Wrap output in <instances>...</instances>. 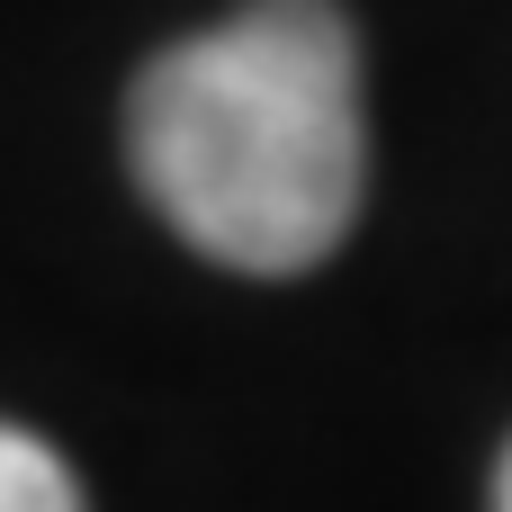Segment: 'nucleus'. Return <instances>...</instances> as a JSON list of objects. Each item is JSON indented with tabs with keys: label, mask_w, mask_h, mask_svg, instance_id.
Wrapping results in <instances>:
<instances>
[{
	"label": "nucleus",
	"mask_w": 512,
	"mask_h": 512,
	"mask_svg": "<svg viewBox=\"0 0 512 512\" xmlns=\"http://www.w3.org/2000/svg\"><path fill=\"white\" fill-rule=\"evenodd\" d=\"M126 162L153 216L243 270H315L369 189L360 45L333 0H252L126 90Z\"/></svg>",
	"instance_id": "f257e3e1"
},
{
	"label": "nucleus",
	"mask_w": 512,
	"mask_h": 512,
	"mask_svg": "<svg viewBox=\"0 0 512 512\" xmlns=\"http://www.w3.org/2000/svg\"><path fill=\"white\" fill-rule=\"evenodd\" d=\"M0 512H81L72 468L18 423H0Z\"/></svg>",
	"instance_id": "f03ea898"
},
{
	"label": "nucleus",
	"mask_w": 512,
	"mask_h": 512,
	"mask_svg": "<svg viewBox=\"0 0 512 512\" xmlns=\"http://www.w3.org/2000/svg\"><path fill=\"white\" fill-rule=\"evenodd\" d=\"M495 512H512V450H504V468H495Z\"/></svg>",
	"instance_id": "7ed1b4c3"
}]
</instances>
